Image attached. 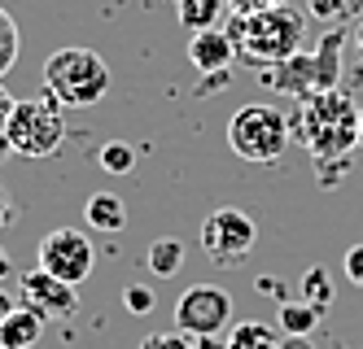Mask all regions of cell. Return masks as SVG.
<instances>
[{"label": "cell", "mask_w": 363, "mask_h": 349, "mask_svg": "<svg viewBox=\"0 0 363 349\" xmlns=\"http://www.w3.org/2000/svg\"><path fill=\"white\" fill-rule=\"evenodd\" d=\"M294 136L311 157L320 162H337L359 144V105L342 88H324L302 96V110L294 118Z\"/></svg>", "instance_id": "1"}, {"label": "cell", "mask_w": 363, "mask_h": 349, "mask_svg": "<svg viewBox=\"0 0 363 349\" xmlns=\"http://www.w3.org/2000/svg\"><path fill=\"white\" fill-rule=\"evenodd\" d=\"M228 35L237 40V52L250 66H280L302 48L306 9L298 5H267L254 13H232Z\"/></svg>", "instance_id": "2"}, {"label": "cell", "mask_w": 363, "mask_h": 349, "mask_svg": "<svg viewBox=\"0 0 363 349\" xmlns=\"http://www.w3.org/2000/svg\"><path fill=\"white\" fill-rule=\"evenodd\" d=\"M44 92L66 110H92L110 92V66L92 48H57L44 62Z\"/></svg>", "instance_id": "3"}, {"label": "cell", "mask_w": 363, "mask_h": 349, "mask_svg": "<svg viewBox=\"0 0 363 349\" xmlns=\"http://www.w3.org/2000/svg\"><path fill=\"white\" fill-rule=\"evenodd\" d=\"M294 140V127L276 105L267 101H254V105H241L237 114L228 118V149L241 157V162H254V166H272L284 157Z\"/></svg>", "instance_id": "4"}, {"label": "cell", "mask_w": 363, "mask_h": 349, "mask_svg": "<svg viewBox=\"0 0 363 349\" xmlns=\"http://www.w3.org/2000/svg\"><path fill=\"white\" fill-rule=\"evenodd\" d=\"M5 140H9V153L18 157H53L66 144V105L48 92L31 101H13V110L5 118Z\"/></svg>", "instance_id": "5"}, {"label": "cell", "mask_w": 363, "mask_h": 349, "mask_svg": "<svg viewBox=\"0 0 363 349\" xmlns=\"http://www.w3.org/2000/svg\"><path fill=\"white\" fill-rule=\"evenodd\" d=\"M258 245V227L254 219L241 210V205H219L206 214V223H201V249L206 258H211L215 266H241Z\"/></svg>", "instance_id": "6"}, {"label": "cell", "mask_w": 363, "mask_h": 349, "mask_svg": "<svg viewBox=\"0 0 363 349\" xmlns=\"http://www.w3.org/2000/svg\"><path fill=\"white\" fill-rule=\"evenodd\" d=\"M232 324V297L219 284H193L175 302V328L184 336H219Z\"/></svg>", "instance_id": "7"}, {"label": "cell", "mask_w": 363, "mask_h": 349, "mask_svg": "<svg viewBox=\"0 0 363 349\" xmlns=\"http://www.w3.org/2000/svg\"><path fill=\"white\" fill-rule=\"evenodd\" d=\"M35 266H44L48 275H57V280L79 288L92 275V266H96V245L84 231H74V227H53L40 240V262Z\"/></svg>", "instance_id": "8"}, {"label": "cell", "mask_w": 363, "mask_h": 349, "mask_svg": "<svg viewBox=\"0 0 363 349\" xmlns=\"http://www.w3.org/2000/svg\"><path fill=\"white\" fill-rule=\"evenodd\" d=\"M18 297H22V306H31L44 324L48 319H70L79 310V288L57 280V275H48L44 266H35V271H27L18 280Z\"/></svg>", "instance_id": "9"}, {"label": "cell", "mask_w": 363, "mask_h": 349, "mask_svg": "<svg viewBox=\"0 0 363 349\" xmlns=\"http://www.w3.org/2000/svg\"><path fill=\"white\" fill-rule=\"evenodd\" d=\"M237 40H232L228 31H219V26H211V31H197L189 35V62L201 70V74H215V70H228L232 62H237Z\"/></svg>", "instance_id": "10"}, {"label": "cell", "mask_w": 363, "mask_h": 349, "mask_svg": "<svg viewBox=\"0 0 363 349\" xmlns=\"http://www.w3.org/2000/svg\"><path fill=\"white\" fill-rule=\"evenodd\" d=\"M84 219H88V227L92 231H106V236H114V231H123L127 227V205H123V197H114V193H92L88 197V205H84Z\"/></svg>", "instance_id": "11"}, {"label": "cell", "mask_w": 363, "mask_h": 349, "mask_svg": "<svg viewBox=\"0 0 363 349\" xmlns=\"http://www.w3.org/2000/svg\"><path fill=\"white\" fill-rule=\"evenodd\" d=\"M40 328H44V319L31 306H18L5 324H0V349H35Z\"/></svg>", "instance_id": "12"}, {"label": "cell", "mask_w": 363, "mask_h": 349, "mask_svg": "<svg viewBox=\"0 0 363 349\" xmlns=\"http://www.w3.org/2000/svg\"><path fill=\"white\" fill-rule=\"evenodd\" d=\"M223 13H228V0H175V18H179V26H184L189 35L219 26Z\"/></svg>", "instance_id": "13"}, {"label": "cell", "mask_w": 363, "mask_h": 349, "mask_svg": "<svg viewBox=\"0 0 363 349\" xmlns=\"http://www.w3.org/2000/svg\"><path fill=\"white\" fill-rule=\"evenodd\" d=\"M306 13L324 22L328 31H342V26L363 18V0H306Z\"/></svg>", "instance_id": "14"}, {"label": "cell", "mask_w": 363, "mask_h": 349, "mask_svg": "<svg viewBox=\"0 0 363 349\" xmlns=\"http://www.w3.org/2000/svg\"><path fill=\"white\" fill-rule=\"evenodd\" d=\"M145 262H149V271L158 275V280H171L179 266H184V240H179V236H158L149 245Z\"/></svg>", "instance_id": "15"}, {"label": "cell", "mask_w": 363, "mask_h": 349, "mask_svg": "<svg viewBox=\"0 0 363 349\" xmlns=\"http://www.w3.org/2000/svg\"><path fill=\"white\" fill-rule=\"evenodd\" d=\"M280 336L272 324H258V319H245V324H237L228 332V349H276Z\"/></svg>", "instance_id": "16"}, {"label": "cell", "mask_w": 363, "mask_h": 349, "mask_svg": "<svg viewBox=\"0 0 363 349\" xmlns=\"http://www.w3.org/2000/svg\"><path fill=\"white\" fill-rule=\"evenodd\" d=\"M320 306H311V302H284L280 306V332H294V336H315L320 328Z\"/></svg>", "instance_id": "17"}, {"label": "cell", "mask_w": 363, "mask_h": 349, "mask_svg": "<svg viewBox=\"0 0 363 349\" xmlns=\"http://www.w3.org/2000/svg\"><path fill=\"white\" fill-rule=\"evenodd\" d=\"M302 292H306V302L320 306V310L333 302V284H328V271H324V266H311V271L302 275Z\"/></svg>", "instance_id": "18"}, {"label": "cell", "mask_w": 363, "mask_h": 349, "mask_svg": "<svg viewBox=\"0 0 363 349\" xmlns=\"http://www.w3.org/2000/svg\"><path fill=\"white\" fill-rule=\"evenodd\" d=\"M13 62H18V22L0 9V79L9 74Z\"/></svg>", "instance_id": "19"}, {"label": "cell", "mask_w": 363, "mask_h": 349, "mask_svg": "<svg viewBox=\"0 0 363 349\" xmlns=\"http://www.w3.org/2000/svg\"><path fill=\"white\" fill-rule=\"evenodd\" d=\"M136 162V153L132 144H123V140H110V144H101V166H106L110 175H127Z\"/></svg>", "instance_id": "20"}, {"label": "cell", "mask_w": 363, "mask_h": 349, "mask_svg": "<svg viewBox=\"0 0 363 349\" xmlns=\"http://www.w3.org/2000/svg\"><path fill=\"white\" fill-rule=\"evenodd\" d=\"M140 349H197V341L175 328V332H153V336H145Z\"/></svg>", "instance_id": "21"}, {"label": "cell", "mask_w": 363, "mask_h": 349, "mask_svg": "<svg viewBox=\"0 0 363 349\" xmlns=\"http://www.w3.org/2000/svg\"><path fill=\"white\" fill-rule=\"evenodd\" d=\"M153 302H158V297H153V288H145V284H127L123 288V306L132 310V314H149Z\"/></svg>", "instance_id": "22"}, {"label": "cell", "mask_w": 363, "mask_h": 349, "mask_svg": "<svg viewBox=\"0 0 363 349\" xmlns=\"http://www.w3.org/2000/svg\"><path fill=\"white\" fill-rule=\"evenodd\" d=\"M342 266H346V280H350L354 288H363V245H350Z\"/></svg>", "instance_id": "23"}, {"label": "cell", "mask_w": 363, "mask_h": 349, "mask_svg": "<svg viewBox=\"0 0 363 349\" xmlns=\"http://www.w3.org/2000/svg\"><path fill=\"white\" fill-rule=\"evenodd\" d=\"M267 5H289V0H228L232 13H254V9H267Z\"/></svg>", "instance_id": "24"}, {"label": "cell", "mask_w": 363, "mask_h": 349, "mask_svg": "<svg viewBox=\"0 0 363 349\" xmlns=\"http://www.w3.org/2000/svg\"><path fill=\"white\" fill-rule=\"evenodd\" d=\"M276 349H315V336H294V332H284Z\"/></svg>", "instance_id": "25"}, {"label": "cell", "mask_w": 363, "mask_h": 349, "mask_svg": "<svg viewBox=\"0 0 363 349\" xmlns=\"http://www.w3.org/2000/svg\"><path fill=\"white\" fill-rule=\"evenodd\" d=\"M13 310H18V302H13V292H9V288H0V324H5V319H9Z\"/></svg>", "instance_id": "26"}, {"label": "cell", "mask_w": 363, "mask_h": 349, "mask_svg": "<svg viewBox=\"0 0 363 349\" xmlns=\"http://www.w3.org/2000/svg\"><path fill=\"white\" fill-rule=\"evenodd\" d=\"M197 349H228V341H219V336H197Z\"/></svg>", "instance_id": "27"}, {"label": "cell", "mask_w": 363, "mask_h": 349, "mask_svg": "<svg viewBox=\"0 0 363 349\" xmlns=\"http://www.w3.org/2000/svg\"><path fill=\"white\" fill-rule=\"evenodd\" d=\"M13 275V262H9V253H5V245H0V280H9Z\"/></svg>", "instance_id": "28"}, {"label": "cell", "mask_w": 363, "mask_h": 349, "mask_svg": "<svg viewBox=\"0 0 363 349\" xmlns=\"http://www.w3.org/2000/svg\"><path fill=\"white\" fill-rule=\"evenodd\" d=\"M9 219H13V214H9V197H5V193H0V227H5Z\"/></svg>", "instance_id": "29"}, {"label": "cell", "mask_w": 363, "mask_h": 349, "mask_svg": "<svg viewBox=\"0 0 363 349\" xmlns=\"http://www.w3.org/2000/svg\"><path fill=\"white\" fill-rule=\"evenodd\" d=\"M9 110H13V101L5 96V88H0V114H9Z\"/></svg>", "instance_id": "30"}, {"label": "cell", "mask_w": 363, "mask_h": 349, "mask_svg": "<svg viewBox=\"0 0 363 349\" xmlns=\"http://www.w3.org/2000/svg\"><path fill=\"white\" fill-rule=\"evenodd\" d=\"M354 44H359V57H363V26H359V35H354Z\"/></svg>", "instance_id": "31"}, {"label": "cell", "mask_w": 363, "mask_h": 349, "mask_svg": "<svg viewBox=\"0 0 363 349\" xmlns=\"http://www.w3.org/2000/svg\"><path fill=\"white\" fill-rule=\"evenodd\" d=\"M359 144H363V110H359Z\"/></svg>", "instance_id": "32"}]
</instances>
